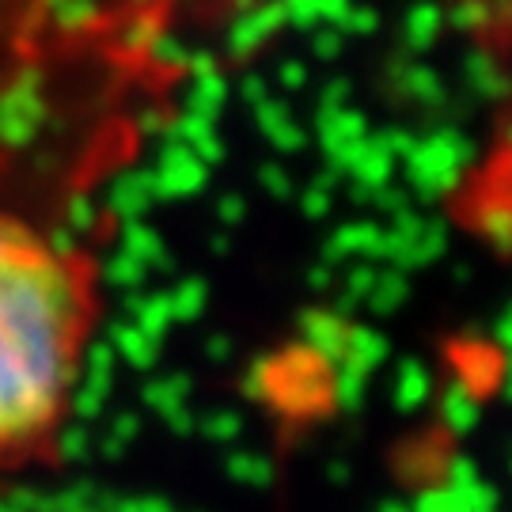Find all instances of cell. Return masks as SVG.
Instances as JSON below:
<instances>
[{"label": "cell", "mask_w": 512, "mask_h": 512, "mask_svg": "<svg viewBox=\"0 0 512 512\" xmlns=\"http://www.w3.org/2000/svg\"><path fill=\"white\" fill-rule=\"evenodd\" d=\"M494 338H497V346L509 349V357H512V304H509V311H501V319L494 323Z\"/></svg>", "instance_id": "1f68e13d"}, {"label": "cell", "mask_w": 512, "mask_h": 512, "mask_svg": "<svg viewBox=\"0 0 512 512\" xmlns=\"http://www.w3.org/2000/svg\"><path fill=\"white\" fill-rule=\"evenodd\" d=\"M281 23H285L281 4H274V8H247L243 19L232 27V38H228V42H232V50H236V54H251L255 46H262L266 38L274 35Z\"/></svg>", "instance_id": "8992f818"}, {"label": "cell", "mask_w": 512, "mask_h": 512, "mask_svg": "<svg viewBox=\"0 0 512 512\" xmlns=\"http://www.w3.org/2000/svg\"><path fill=\"white\" fill-rule=\"evenodd\" d=\"M365 391H368V376H361L357 368H349L346 361L330 368V403L338 410H361L365 406Z\"/></svg>", "instance_id": "7c38bea8"}, {"label": "cell", "mask_w": 512, "mask_h": 512, "mask_svg": "<svg viewBox=\"0 0 512 512\" xmlns=\"http://www.w3.org/2000/svg\"><path fill=\"white\" fill-rule=\"evenodd\" d=\"M243 95H247L255 107H262V103L270 99V95H266V80H262V76H247V80H243Z\"/></svg>", "instance_id": "836d02e7"}, {"label": "cell", "mask_w": 512, "mask_h": 512, "mask_svg": "<svg viewBox=\"0 0 512 512\" xmlns=\"http://www.w3.org/2000/svg\"><path fill=\"white\" fill-rule=\"evenodd\" d=\"M478 478L482 475H478L475 459H467V456L444 459V486H448V490H467V486H475Z\"/></svg>", "instance_id": "ac0fdd59"}, {"label": "cell", "mask_w": 512, "mask_h": 512, "mask_svg": "<svg viewBox=\"0 0 512 512\" xmlns=\"http://www.w3.org/2000/svg\"><path fill=\"white\" fill-rule=\"evenodd\" d=\"M372 141L384 148L391 160H406V156L414 152V145H418V137H414V133H406V129H384V133H376Z\"/></svg>", "instance_id": "ffe728a7"}, {"label": "cell", "mask_w": 512, "mask_h": 512, "mask_svg": "<svg viewBox=\"0 0 512 512\" xmlns=\"http://www.w3.org/2000/svg\"><path fill=\"white\" fill-rule=\"evenodd\" d=\"M327 482H330V486H346V482H349V463H342V459H330V463H327Z\"/></svg>", "instance_id": "e575fe53"}, {"label": "cell", "mask_w": 512, "mask_h": 512, "mask_svg": "<svg viewBox=\"0 0 512 512\" xmlns=\"http://www.w3.org/2000/svg\"><path fill=\"white\" fill-rule=\"evenodd\" d=\"M228 471H232L236 478H243V482H251V486H266V482L274 478L270 463H266L262 456H255V452H239V456H232Z\"/></svg>", "instance_id": "9a60e30c"}, {"label": "cell", "mask_w": 512, "mask_h": 512, "mask_svg": "<svg viewBox=\"0 0 512 512\" xmlns=\"http://www.w3.org/2000/svg\"><path fill=\"white\" fill-rule=\"evenodd\" d=\"M311 46H315V54L323 57V61H334V57L342 54V35L334 27H319L315 38H311Z\"/></svg>", "instance_id": "83f0119b"}, {"label": "cell", "mask_w": 512, "mask_h": 512, "mask_svg": "<svg viewBox=\"0 0 512 512\" xmlns=\"http://www.w3.org/2000/svg\"><path fill=\"white\" fill-rule=\"evenodd\" d=\"M509 467H512V452H509Z\"/></svg>", "instance_id": "b9f144b4"}, {"label": "cell", "mask_w": 512, "mask_h": 512, "mask_svg": "<svg viewBox=\"0 0 512 512\" xmlns=\"http://www.w3.org/2000/svg\"><path fill=\"white\" fill-rule=\"evenodd\" d=\"M387 353H391V346H387V338L380 334V330L353 327V323H349V334H346V365L349 368H357L361 376H368V372H376V368L384 365Z\"/></svg>", "instance_id": "52a82bcc"}, {"label": "cell", "mask_w": 512, "mask_h": 512, "mask_svg": "<svg viewBox=\"0 0 512 512\" xmlns=\"http://www.w3.org/2000/svg\"><path fill=\"white\" fill-rule=\"evenodd\" d=\"M467 277H471V266H467V262H459V266H456V281H467Z\"/></svg>", "instance_id": "ab89813d"}, {"label": "cell", "mask_w": 512, "mask_h": 512, "mask_svg": "<svg viewBox=\"0 0 512 512\" xmlns=\"http://www.w3.org/2000/svg\"><path fill=\"white\" fill-rule=\"evenodd\" d=\"M293 126V114H289V107L285 103H274V99H266L262 107H258V129L274 141L277 133H285V129Z\"/></svg>", "instance_id": "d6986e66"}, {"label": "cell", "mask_w": 512, "mask_h": 512, "mask_svg": "<svg viewBox=\"0 0 512 512\" xmlns=\"http://www.w3.org/2000/svg\"><path fill=\"white\" fill-rule=\"evenodd\" d=\"M391 167H395V160H391L384 148H380L376 141H372V137H368L365 156H361V164H357V171H353L349 179H353V186H361L368 198H372L376 190L391 186Z\"/></svg>", "instance_id": "8fae6325"}, {"label": "cell", "mask_w": 512, "mask_h": 512, "mask_svg": "<svg viewBox=\"0 0 512 512\" xmlns=\"http://www.w3.org/2000/svg\"><path fill=\"white\" fill-rule=\"evenodd\" d=\"M376 277H380V270H376V266L357 262V266L346 274V293L353 296V300H368V293L376 289Z\"/></svg>", "instance_id": "7402d4cb"}, {"label": "cell", "mask_w": 512, "mask_h": 512, "mask_svg": "<svg viewBox=\"0 0 512 512\" xmlns=\"http://www.w3.org/2000/svg\"><path fill=\"white\" fill-rule=\"evenodd\" d=\"M463 76H467V84H471L482 99H505V95L512 92V80L501 73V65H497L486 50L467 54V61H463Z\"/></svg>", "instance_id": "9c48e42d"}, {"label": "cell", "mask_w": 512, "mask_h": 512, "mask_svg": "<svg viewBox=\"0 0 512 512\" xmlns=\"http://www.w3.org/2000/svg\"><path fill=\"white\" fill-rule=\"evenodd\" d=\"M308 285H311V289H319V293H323V289H330V285H334V266H330V262H319V266H311V270H308Z\"/></svg>", "instance_id": "4dcf8cb0"}, {"label": "cell", "mask_w": 512, "mask_h": 512, "mask_svg": "<svg viewBox=\"0 0 512 512\" xmlns=\"http://www.w3.org/2000/svg\"><path fill=\"white\" fill-rule=\"evenodd\" d=\"M505 148H509V152H512V122H509V126H505Z\"/></svg>", "instance_id": "60d3db41"}, {"label": "cell", "mask_w": 512, "mask_h": 512, "mask_svg": "<svg viewBox=\"0 0 512 512\" xmlns=\"http://www.w3.org/2000/svg\"><path fill=\"white\" fill-rule=\"evenodd\" d=\"M281 16L296 23L300 31H319V0H293V4H281Z\"/></svg>", "instance_id": "44dd1931"}, {"label": "cell", "mask_w": 512, "mask_h": 512, "mask_svg": "<svg viewBox=\"0 0 512 512\" xmlns=\"http://www.w3.org/2000/svg\"><path fill=\"white\" fill-rule=\"evenodd\" d=\"M444 23H452L456 31H471V35H478V31H486L490 16H486V4H459V8H452V12H444Z\"/></svg>", "instance_id": "e0dca14e"}, {"label": "cell", "mask_w": 512, "mask_h": 512, "mask_svg": "<svg viewBox=\"0 0 512 512\" xmlns=\"http://www.w3.org/2000/svg\"><path fill=\"white\" fill-rule=\"evenodd\" d=\"M338 35H376L380 31V12H372V8H353L349 4L346 16L338 19V27H334Z\"/></svg>", "instance_id": "2e32d148"}, {"label": "cell", "mask_w": 512, "mask_h": 512, "mask_svg": "<svg viewBox=\"0 0 512 512\" xmlns=\"http://www.w3.org/2000/svg\"><path fill=\"white\" fill-rule=\"evenodd\" d=\"M440 27H444V12L440 8H429V4H421V8H410L403 19V42L406 50H429L433 42H437Z\"/></svg>", "instance_id": "30bf717a"}, {"label": "cell", "mask_w": 512, "mask_h": 512, "mask_svg": "<svg viewBox=\"0 0 512 512\" xmlns=\"http://www.w3.org/2000/svg\"><path fill=\"white\" fill-rule=\"evenodd\" d=\"M380 512H410V505H399V501H387Z\"/></svg>", "instance_id": "f35d334b"}, {"label": "cell", "mask_w": 512, "mask_h": 512, "mask_svg": "<svg viewBox=\"0 0 512 512\" xmlns=\"http://www.w3.org/2000/svg\"><path fill=\"white\" fill-rule=\"evenodd\" d=\"M501 387H505V399L512 403V365H505V384Z\"/></svg>", "instance_id": "74e56055"}, {"label": "cell", "mask_w": 512, "mask_h": 512, "mask_svg": "<svg viewBox=\"0 0 512 512\" xmlns=\"http://www.w3.org/2000/svg\"><path fill=\"white\" fill-rule=\"evenodd\" d=\"M368 137V118L361 110H319V141L323 148L330 152H338V148L346 145H357V141H365Z\"/></svg>", "instance_id": "277c9868"}, {"label": "cell", "mask_w": 512, "mask_h": 512, "mask_svg": "<svg viewBox=\"0 0 512 512\" xmlns=\"http://www.w3.org/2000/svg\"><path fill=\"white\" fill-rule=\"evenodd\" d=\"M258 179H262V186H266L274 198H289V194H293V179H289V171H281V167H274V164L262 167Z\"/></svg>", "instance_id": "f1b7e54d"}, {"label": "cell", "mask_w": 512, "mask_h": 512, "mask_svg": "<svg viewBox=\"0 0 512 512\" xmlns=\"http://www.w3.org/2000/svg\"><path fill=\"white\" fill-rule=\"evenodd\" d=\"M304 80H308V69H304L300 61H285V65H281V84H285L289 92L304 88Z\"/></svg>", "instance_id": "f546056e"}, {"label": "cell", "mask_w": 512, "mask_h": 512, "mask_svg": "<svg viewBox=\"0 0 512 512\" xmlns=\"http://www.w3.org/2000/svg\"><path fill=\"white\" fill-rule=\"evenodd\" d=\"M274 148H281V152H300V148H304V133L296 129V122L289 129H285V133H277V137H274Z\"/></svg>", "instance_id": "d6a6232c"}, {"label": "cell", "mask_w": 512, "mask_h": 512, "mask_svg": "<svg viewBox=\"0 0 512 512\" xmlns=\"http://www.w3.org/2000/svg\"><path fill=\"white\" fill-rule=\"evenodd\" d=\"M440 414H444V425H448L452 437H467L478 425V418H482V406H478L475 391L463 380H452L444 399H440Z\"/></svg>", "instance_id": "5b68a950"}, {"label": "cell", "mask_w": 512, "mask_h": 512, "mask_svg": "<svg viewBox=\"0 0 512 512\" xmlns=\"http://www.w3.org/2000/svg\"><path fill=\"white\" fill-rule=\"evenodd\" d=\"M209 353H213V357H228V342H224V338H213V342H209Z\"/></svg>", "instance_id": "8d00e7d4"}, {"label": "cell", "mask_w": 512, "mask_h": 512, "mask_svg": "<svg viewBox=\"0 0 512 512\" xmlns=\"http://www.w3.org/2000/svg\"><path fill=\"white\" fill-rule=\"evenodd\" d=\"M372 205H376L380 213H391V217L414 209V205H410V190H403V186H395V183L384 186V190H376V194H372Z\"/></svg>", "instance_id": "603a6c76"}, {"label": "cell", "mask_w": 512, "mask_h": 512, "mask_svg": "<svg viewBox=\"0 0 512 512\" xmlns=\"http://www.w3.org/2000/svg\"><path fill=\"white\" fill-rule=\"evenodd\" d=\"M478 228L482 236L494 243L501 255H512V205L509 202H486L478 209Z\"/></svg>", "instance_id": "4fadbf2b"}, {"label": "cell", "mask_w": 512, "mask_h": 512, "mask_svg": "<svg viewBox=\"0 0 512 512\" xmlns=\"http://www.w3.org/2000/svg\"><path fill=\"white\" fill-rule=\"evenodd\" d=\"M300 334H304V349H311L327 368L346 361V334L349 323L334 319L327 308H308L300 315Z\"/></svg>", "instance_id": "7a4b0ae2"}, {"label": "cell", "mask_w": 512, "mask_h": 512, "mask_svg": "<svg viewBox=\"0 0 512 512\" xmlns=\"http://www.w3.org/2000/svg\"><path fill=\"white\" fill-rule=\"evenodd\" d=\"M239 429H243L239 414H228V410H220V414H209V418H205V433H209L213 440H232V437H239Z\"/></svg>", "instance_id": "d4e9b609"}, {"label": "cell", "mask_w": 512, "mask_h": 512, "mask_svg": "<svg viewBox=\"0 0 512 512\" xmlns=\"http://www.w3.org/2000/svg\"><path fill=\"white\" fill-rule=\"evenodd\" d=\"M220 217L239 220V217H243V202H239V198H224V202H220Z\"/></svg>", "instance_id": "d590c367"}, {"label": "cell", "mask_w": 512, "mask_h": 512, "mask_svg": "<svg viewBox=\"0 0 512 512\" xmlns=\"http://www.w3.org/2000/svg\"><path fill=\"white\" fill-rule=\"evenodd\" d=\"M205 304V285L202 281H186L183 289H179V296H175V304H171V315H183V319H190V315H198Z\"/></svg>", "instance_id": "cb8c5ba5"}, {"label": "cell", "mask_w": 512, "mask_h": 512, "mask_svg": "<svg viewBox=\"0 0 512 512\" xmlns=\"http://www.w3.org/2000/svg\"><path fill=\"white\" fill-rule=\"evenodd\" d=\"M84 277L0 217V452L38 440L65 406L84 338Z\"/></svg>", "instance_id": "6da1fadb"}, {"label": "cell", "mask_w": 512, "mask_h": 512, "mask_svg": "<svg viewBox=\"0 0 512 512\" xmlns=\"http://www.w3.org/2000/svg\"><path fill=\"white\" fill-rule=\"evenodd\" d=\"M349 88H353V84H349L346 76L330 80L327 88L319 92V110H342V107H346V99H349Z\"/></svg>", "instance_id": "484cf974"}, {"label": "cell", "mask_w": 512, "mask_h": 512, "mask_svg": "<svg viewBox=\"0 0 512 512\" xmlns=\"http://www.w3.org/2000/svg\"><path fill=\"white\" fill-rule=\"evenodd\" d=\"M391 76L399 84V92H406L410 99H418L421 107H440L448 92H444V80L437 76V69L429 65H418V61H395L391 65Z\"/></svg>", "instance_id": "3957f363"}, {"label": "cell", "mask_w": 512, "mask_h": 512, "mask_svg": "<svg viewBox=\"0 0 512 512\" xmlns=\"http://www.w3.org/2000/svg\"><path fill=\"white\" fill-rule=\"evenodd\" d=\"M406 296H410V281L399 270H387L376 277V289L368 293V308H372V315H391V311L403 308Z\"/></svg>", "instance_id": "5bb4252c"}, {"label": "cell", "mask_w": 512, "mask_h": 512, "mask_svg": "<svg viewBox=\"0 0 512 512\" xmlns=\"http://www.w3.org/2000/svg\"><path fill=\"white\" fill-rule=\"evenodd\" d=\"M429 395H433V376H429V368L414 361V357H406L399 372H395V406L403 410V414H414L421 406L429 403Z\"/></svg>", "instance_id": "ba28073f"}, {"label": "cell", "mask_w": 512, "mask_h": 512, "mask_svg": "<svg viewBox=\"0 0 512 512\" xmlns=\"http://www.w3.org/2000/svg\"><path fill=\"white\" fill-rule=\"evenodd\" d=\"M300 209H304V217L323 220L330 213V194L327 190H319V186H308L304 198H300Z\"/></svg>", "instance_id": "4316f807"}]
</instances>
